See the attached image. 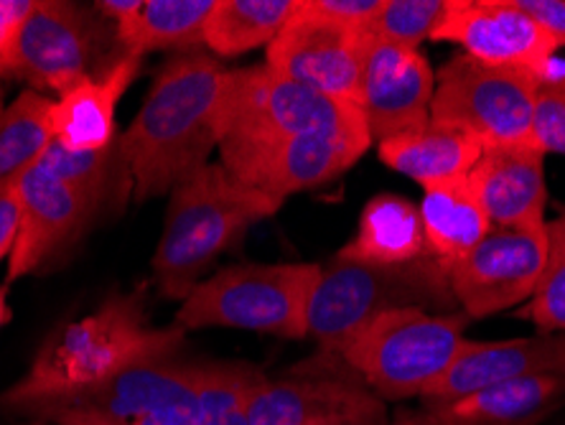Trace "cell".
<instances>
[{
	"label": "cell",
	"instance_id": "37",
	"mask_svg": "<svg viewBox=\"0 0 565 425\" xmlns=\"http://www.w3.org/2000/svg\"><path fill=\"white\" fill-rule=\"evenodd\" d=\"M136 425H196V421L184 413H171V415H156V418H146Z\"/></svg>",
	"mask_w": 565,
	"mask_h": 425
},
{
	"label": "cell",
	"instance_id": "17",
	"mask_svg": "<svg viewBox=\"0 0 565 425\" xmlns=\"http://www.w3.org/2000/svg\"><path fill=\"white\" fill-rule=\"evenodd\" d=\"M13 189L21 206V227L8 257V280L44 268L72 240H77L95 214L77 191L46 173L36 161L26 171L15 173Z\"/></svg>",
	"mask_w": 565,
	"mask_h": 425
},
{
	"label": "cell",
	"instance_id": "28",
	"mask_svg": "<svg viewBox=\"0 0 565 425\" xmlns=\"http://www.w3.org/2000/svg\"><path fill=\"white\" fill-rule=\"evenodd\" d=\"M263 372L239 362L196 364V425H250L247 400Z\"/></svg>",
	"mask_w": 565,
	"mask_h": 425
},
{
	"label": "cell",
	"instance_id": "12",
	"mask_svg": "<svg viewBox=\"0 0 565 425\" xmlns=\"http://www.w3.org/2000/svg\"><path fill=\"white\" fill-rule=\"evenodd\" d=\"M367 49L364 29L329 19L316 11L311 0H298L294 15L268 46L265 64L298 85L360 107Z\"/></svg>",
	"mask_w": 565,
	"mask_h": 425
},
{
	"label": "cell",
	"instance_id": "5",
	"mask_svg": "<svg viewBox=\"0 0 565 425\" xmlns=\"http://www.w3.org/2000/svg\"><path fill=\"white\" fill-rule=\"evenodd\" d=\"M469 321L467 314L401 308L375 316L337 354L382 400L420 397L461 357Z\"/></svg>",
	"mask_w": 565,
	"mask_h": 425
},
{
	"label": "cell",
	"instance_id": "4",
	"mask_svg": "<svg viewBox=\"0 0 565 425\" xmlns=\"http://www.w3.org/2000/svg\"><path fill=\"white\" fill-rule=\"evenodd\" d=\"M459 306L448 270L434 255L403 265H367L334 257L321 265L309 304V337L321 352L337 354L356 331L380 314L423 308L454 314Z\"/></svg>",
	"mask_w": 565,
	"mask_h": 425
},
{
	"label": "cell",
	"instance_id": "21",
	"mask_svg": "<svg viewBox=\"0 0 565 425\" xmlns=\"http://www.w3.org/2000/svg\"><path fill=\"white\" fill-rule=\"evenodd\" d=\"M565 400V378L510 380L423 413L428 425H537Z\"/></svg>",
	"mask_w": 565,
	"mask_h": 425
},
{
	"label": "cell",
	"instance_id": "10",
	"mask_svg": "<svg viewBox=\"0 0 565 425\" xmlns=\"http://www.w3.org/2000/svg\"><path fill=\"white\" fill-rule=\"evenodd\" d=\"M196 364L171 357L130 366L97 387L33 405L26 415L52 425H136L171 413L196 421Z\"/></svg>",
	"mask_w": 565,
	"mask_h": 425
},
{
	"label": "cell",
	"instance_id": "18",
	"mask_svg": "<svg viewBox=\"0 0 565 425\" xmlns=\"http://www.w3.org/2000/svg\"><path fill=\"white\" fill-rule=\"evenodd\" d=\"M545 374L565 378V331L507 341L467 339L451 370L428 393L420 395L423 407L434 411L500 382L545 378Z\"/></svg>",
	"mask_w": 565,
	"mask_h": 425
},
{
	"label": "cell",
	"instance_id": "2",
	"mask_svg": "<svg viewBox=\"0 0 565 425\" xmlns=\"http://www.w3.org/2000/svg\"><path fill=\"white\" fill-rule=\"evenodd\" d=\"M184 329L148 327L143 298L110 296L95 314L64 323L41 344L26 378L0 395V407L29 413L33 405L97 387L130 366L181 357Z\"/></svg>",
	"mask_w": 565,
	"mask_h": 425
},
{
	"label": "cell",
	"instance_id": "16",
	"mask_svg": "<svg viewBox=\"0 0 565 425\" xmlns=\"http://www.w3.org/2000/svg\"><path fill=\"white\" fill-rule=\"evenodd\" d=\"M434 92L436 74L418 49L370 41L362 70L360 110L372 140L428 125Z\"/></svg>",
	"mask_w": 565,
	"mask_h": 425
},
{
	"label": "cell",
	"instance_id": "3",
	"mask_svg": "<svg viewBox=\"0 0 565 425\" xmlns=\"http://www.w3.org/2000/svg\"><path fill=\"white\" fill-rule=\"evenodd\" d=\"M286 199L247 187L224 169L206 163L171 189L163 235L153 255V275L166 298H184L222 249L245 237L255 222L276 214Z\"/></svg>",
	"mask_w": 565,
	"mask_h": 425
},
{
	"label": "cell",
	"instance_id": "41",
	"mask_svg": "<svg viewBox=\"0 0 565 425\" xmlns=\"http://www.w3.org/2000/svg\"><path fill=\"white\" fill-rule=\"evenodd\" d=\"M44 425H46V423H44ZM49 425H52V423H49Z\"/></svg>",
	"mask_w": 565,
	"mask_h": 425
},
{
	"label": "cell",
	"instance_id": "22",
	"mask_svg": "<svg viewBox=\"0 0 565 425\" xmlns=\"http://www.w3.org/2000/svg\"><path fill=\"white\" fill-rule=\"evenodd\" d=\"M481 151L484 146L477 138L434 123L380 140V161L423 189L469 177Z\"/></svg>",
	"mask_w": 565,
	"mask_h": 425
},
{
	"label": "cell",
	"instance_id": "29",
	"mask_svg": "<svg viewBox=\"0 0 565 425\" xmlns=\"http://www.w3.org/2000/svg\"><path fill=\"white\" fill-rule=\"evenodd\" d=\"M36 163L46 173H52L54 179L66 183L72 191H77L95 212H99V206H103L120 177L130 179L118 140L105 151H66L56 140H52Z\"/></svg>",
	"mask_w": 565,
	"mask_h": 425
},
{
	"label": "cell",
	"instance_id": "24",
	"mask_svg": "<svg viewBox=\"0 0 565 425\" xmlns=\"http://www.w3.org/2000/svg\"><path fill=\"white\" fill-rule=\"evenodd\" d=\"M418 210L423 230H426L428 253L446 270L463 261L492 230V222H489L469 177L426 189Z\"/></svg>",
	"mask_w": 565,
	"mask_h": 425
},
{
	"label": "cell",
	"instance_id": "20",
	"mask_svg": "<svg viewBox=\"0 0 565 425\" xmlns=\"http://www.w3.org/2000/svg\"><path fill=\"white\" fill-rule=\"evenodd\" d=\"M140 56L120 54L110 64L56 99L52 107V140L66 151H105L115 136V107L132 85Z\"/></svg>",
	"mask_w": 565,
	"mask_h": 425
},
{
	"label": "cell",
	"instance_id": "19",
	"mask_svg": "<svg viewBox=\"0 0 565 425\" xmlns=\"http://www.w3.org/2000/svg\"><path fill=\"white\" fill-rule=\"evenodd\" d=\"M469 181L492 227L545 224V153L535 144L484 148Z\"/></svg>",
	"mask_w": 565,
	"mask_h": 425
},
{
	"label": "cell",
	"instance_id": "11",
	"mask_svg": "<svg viewBox=\"0 0 565 425\" xmlns=\"http://www.w3.org/2000/svg\"><path fill=\"white\" fill-rule=\"evenodd\" d=\"M103 29L79 6L39 0L11 46L0 54V77L66 95L97 74Z\"/></svg>",
	"mask_w": 565,
	"mask_h": 425
},
{
	"label": "cell",
	"instance_id": "15",
	"mask_svg": "<svg viewBox=\"0 0 565 425\" xmlns=\"http://www.w3.org/2000/svg\"><path fill=\"white\" fill-rule=\"evenodd\" d=\"M430 41H451L471 60L525 70L543 77L553 70L558 44L514 6V0H448Z\"/></svg>",
	"mask_w": 565,
	"mask_h": 425
},
{
	"label": "cell",
	"instance_id": "35",
	"mask_svg": "<svg viewBox=\"0 0 565 425\" xmlns=\"http://www.w3.org/2000/svg\"><path fill=\"white\" fill-rule=\"evenodd\" d=\"M36 6V0H0V54L11 46L21 23L29 19V13Z\"/></svg>",
	"mask_w": 565,
	"mask_h": 425
},
{
	"label": "cell",
	"instance_id": "40",
	"mask_svg": "<svg viewBox=\"0 0 565 425\" xmlns=\"http://www.w3.org/2000/svg\"><path fill=\"white\" fill-rule=\"evenodd\" d=\"M6 113V103H3V87H0V118H3Z\"/></svg>",
	"mask_w": 565,
	"mask_h": 425
},
{
	"label": "cell",
	"instance_id": "34",
	"mask_svg": "<svg viewBox=\"0 0 565 425\" xmlns=\"http://www.w3.org/2000/svg\"><path fill=\"white\" fill-rule=\"evenodd\" d=\"M21 227V206L13 189V177L0 181V261L11 257Z\"/></svg>",
	"mask_w": 565,
	"mask_h": 425
},
{
	"label": "cell",
	"instance_id": "14",
	"mask_svg": "<svg viewBox=\"0 0 565 425\" xmlns=\"http://www.w3.org/2000/svg\"><path fill=\"white\" fill-rule=\"evenodd\" d=\"M547 237L540 227H492L471 253L448 270L469 319H487L533 298L545 268Z\"/></svg>",
	"mask_w": 565,
	"mask_h": 425
},
{
	"label": "cell",
	"instance_id": "26",
	"mask_svg": "<svg viewBox=\"0 0 565 425\" xmlns=\"http://www.w3.org/2000/svg\"><path fill=\"white\" fill-rule=\"evenodd\" d=\"M214 0H143V8L126 29H118L122 54L143 60L158 49H189L202 44Z\"/></svg>",
	"mask_w": 565,
	"mask_h": 425
},
{
	"label": "cell",
	"instance_id": "25",
	"mask_svg": "<svg viewBox=\"0 0 565 425\" xmlns=\"http://www.w3.org/2000/svg\"><path fill=\"white\" fill-rule=\"evenodd\" d=\"M298 8V0H214L202 44L220 56L270 46Z\"/></svg>",
	"mask_w": 565,
	"mask_h": 425
},
{
	"label": "cell",
	"instance_id": "33",
	"mask_svg": "<svg viewBox=\"0 0 565 425\" xmlns=\"http://www.w3.org/2000/svg\"><path fill=\"white\" fill-rule=\"evenodd\" d=\"M514 6L537 23L561 49L565 46V0H514Z\"/></svg>",
	"mask_w": 565,
	"mask_h": 425
},
{
	"label": "cell",
	"instance_id": "7",
	"mask_svg": "<svg viewBox=\"0 0 565 425\" xmlns=\"http://www.w3.org/2000/svg\"><path fill=\"white\" fill-rule=\"evenodd\" d=\"M303 132L372 140L356 105L298 85L268 64L230 70L222 99V140L288 138Z\"/></svg>",
	"mask_w": 565,
	"mask_h": 425
},
{
	"label": "cell",
	"instance_id": "39",
	"mask_svg": "<svg viewBox=\"0 0 565 425\" xmlns=\"http://www.w3.org/2000/svg\"><path fill=\"white\" fill-rule=\"evenodd\" d=\"M8 316H11V314H8V306H6V294L0 290V327H3V323L8 321Z\"/></svg>",
	"mask_w": 565,
	"mask_h": 425
},
{
	"label": "cell",
	"instance_id": "8",
	"mask_svg": "<svg viewBox=\"0 0 565 425\" xmlns=\"http://www.w3.org/2000/svg\"><path fill=\"white\" fill-rule=\"evenodd\" d=\"M537 74L456 54L440 66L430 123L477 138L484 148L533 144Z\"/></svg>",
	"mask_w": 565,
	"mask_h": 425
},
{
	"label": "cell",
	"instance_id": "27",
	"mask_svg": "<svg viewBox=\"0 0 565 425\" xmlns=\"http://www.w3.org/2000/svg\"><path fill=\"white\" fill-rule=\"evenodd\" d=\"M54 99L36 89L21 92L0 118V181L26 171L52 144Z\"/></svg>",
	"mask_w": 565,
	"mask_h": 425
},
{
	"label": "cell",
	"instance_id": "6",
	"mask_svg": "<svg viewBox=\"0 0 565 425\" xmlns=\"http://www.w3.org/2000/svg\"><path fill=\"white\" fill-rule=\"evenodd\" d=\"M316 263H239L199 280L179 308L181 329H245L280 339L309 337Z\"/></svg>",
	"mask_w": 565,
	"mask_h": 425
},
{
	"label": "cell",
	"instance_id": "13",
	"mask_svg": "<svg viewBox=\"0 0 565 425\" xmlns=\"http://www.w3.org/2000/svg\"><path fill=\"white\" fill-rule=\"evenodd\" d=\"M370 138L303 132L288 138H224L222 166L265 194L286 199L342 177L367 151Z\"/></svg>",
	"mask_w": 565,
	"mask_h": 425
},
{
	"label": "cell",
	"instance_id": "9",
	"mask_svg": "<svg viewBox=\"0 0 565 425\" xmlns=\"http://www.w3.org/2000/svg\"><path fill=\"white\" fill-rule=\"evenodd\" d=\"M250 425H387V405L342 357L319 352L280 378L257 382Z\"/></svg>",
	"mask_w": 565,
	"mask_h": 425
},
{
	"label": "cell",
	"instance_id": "31",
	"mask_svg": "<svg viewBox=\"0 0 565 425\" xmlns=\"http://www.w3.org/2000/svg\"><path fill=\"white\" fill-rule=\"evenodd\" d=\"M448 0H385L380 13L364 26L370 41L418 49L444 19Z\"/></svg>",
	"mask_w": 565,
	"mask_h": 425
},
{
	"label": "cell",
	"instance_id": "30",
	"mask_svg": "<svg viewBox=\"0 0 565 425\" xmlns=\"http://www.w3.org/2000/svg\"><path fill=\"white\" fill-rule=\"evenodd\" d=\"M545 268L525 316H530L540 334H558L565 331V212L545 222Z\"/></svg>",
	"mask_w": 565,
	"mask_h": 425
},
{
	"label": "cell",
	"instance_id": "1",
	"mask_svg": "<svg viewBox=\"0 0 565 425\" xmlns=\"http://www.w3.org/2000/svg\"><path fill=\"white\" fill-rule=\"evenodd\" d=\"M230 70L206 54H179L158 72L143 107L118 138L138 202L161 196L206 166L222 144Z\"/></svg>",
	"mask_w": 565,
	"mask_h": 425
},
{
	"label": "cell",
	"instance_id": "38",
	"mask_svg": "<svg viewBox=\"0 0 565 425\" xmlns=\"http://www.w3.org/2000/svg\"><path fill=\"white\" fill-rule=\"evenodd\" d=\"M387 425H428V423L418 413H401L393 423H387Z\"/></svg>",
	"mask_w": 565,
	"mask_h": 425
},
{
	"label": "cell",
	"instance_id": "36",
	"mask_svg": "<svg viewBox=\"0 0 565 425\" xmlns=\"http://www.w3.org/2000/svg\"><path fill=\"white\" fill-rule=\"evenodd\" d=\"M95 8H99V13L107 15V19L115 21V31L126 29L128 23L136 19L143 8V0H103Z\"/></svg>",
	"mask_w": 565,
	"mask_h": 425
},
{
	"label": "cell",
	"instance_id": "32",
	"mask_svg": "<svg viewBox=\"0 0 565 425\" xmlns=\"http://www.w3.org/2000/svg\"><path fill=\"white\" fill-rule=\"evenodd\" d=\"M533 144L545 156H565V66L555 64L551 72L537 79Z\"/></svg>",
	"mask_w": 565,
	"mask_h": 425
},
{
	"label": "cell",
	"instance_id": "23",
	"mask_svg": "<svg viewBox=\"0 0 565 425\" xmlns=\"http://www.w3.org/2000/svg\"><path fill=\"white\" fill-rule=\"evenodd\" d=\"M428 255L420 210L405 196L377 194L364 204L356 235L337 257L367 265H403Z\"/></svg>",
	"mask_w": 565,
	"mask_h": 425
}]
</instances>
